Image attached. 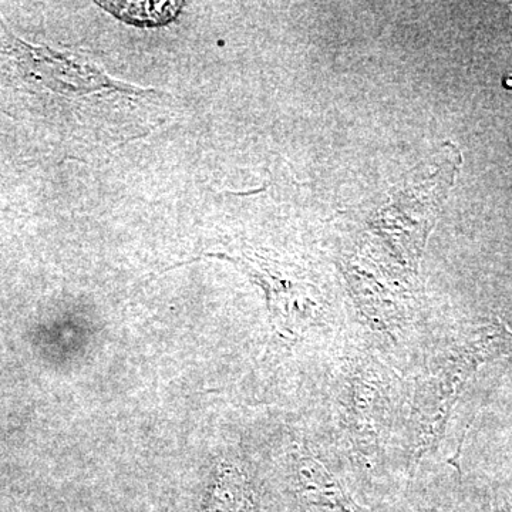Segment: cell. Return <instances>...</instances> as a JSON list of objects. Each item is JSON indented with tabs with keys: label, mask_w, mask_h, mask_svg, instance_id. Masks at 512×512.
Listing matches in <instances>:
<instances>
[{
	"label": "cell",
	"mask_w": 512,
	"mask_h": 512,
	"mask_svg": "<svg viewBox=\"0 0 512 512\" xmlns=\"http://www.w3.org/2000/svg\"><path fill=\"white\" fill-rule=\"evenodd\" d=\"M512 350V333L503 323L481 326L444 353L436 370L417 384L413 400V439L417 457L434 450L454 406L478 367Z\"/></svg>",
	"instance_id": "6da1fadb"
},
{
	"label": "cell",
	"mask_w": 512,
	"mask_h": 512,
	"mask_svg": "<svg viewBox=\"0 0 512 512\" xmlns=\"http://www.w3.org/2000/svg\"><path fill=\"white\" fill-rule=\"evenodd\" d=\"M342 423L357 447L376 450L392 423L396 379L370 359L353 360L342 380Z\"/></svg>",
	"instance_id": "7a4b0ae2"
}]
</instances>
